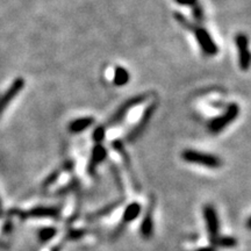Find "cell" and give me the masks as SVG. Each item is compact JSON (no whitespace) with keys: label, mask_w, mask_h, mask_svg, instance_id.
Here are the masks:
<instances>
[{"label":"cell","mask_w":251,"mask_h":251,"mask_svg":"<svg viewBox=\"0 0 251 251\" xmlns=\"http://www.w3.org/2000/svg\"><path fill=\"white\" fill-rule=\"evenodd\" d=\"M105 136H106V129L105 127H102V126L97 127L92 133V139L94 142H97V144L101 143L102 141L105 140Z\"/></svg>","instance_id":"obj_18"},{"label":"cell","mask_w":251,"mask_h":251,"mask_svg":"<svg viewBox=\"0 0 251 251\" xmlns=\"http://www.w3.org/2000/svg\"><path fill=\"white\" fill-rule=\"evenodd\" d=\"M113 148H114V149H115V151H117V152L119 153V155H120V156L122 157V161H124L125 165H126V168H127L128 174H129V175L131 176V179H133V183L135 184V187L137 188V183H136V180H135L134 171H133V169H131V162H130V158H129V156H128L127 151H126V149H125L124 144H122L121 141L117 140V141H114V142H113Z\"/></svg>","instance_id":"obj_11"},{"label":"cell","mask_w":251,"mask_h":251,"mask_svg":"<svg viewBox=\"0 0 251 251\" xmlns=\"http://www.w3.org/2000/svg\"><path fill=\"white\" fill-rule=\"evenodd\" d=\"M175 18H176V20L178 21V23H179L181 26H183L185 29H188V30H194L196 29V28H194L193 26H192V24L190 23V21L188 20H186V19H185V17L183 14H180V13H176L175 14Z\"/></svg>","instance_id":"obj_19"},{"label":"cell","mask_w":251,"mask_h":251,"mask_svg":"<svg viewBox=\"0 0 251 251\" xmlns=\"http://www.w3.org/2000/svg\"><path fill=\"white\" fill-rule=\"evenodd\" d=\"M59 175H61V170H57V171H54L51 175H49L48 177H47V179L45 180V183H43V186L47 187V186H50V185H52L55 183L56 180L58 179Z\"/></svg>","instance_id":"obj_20"},{"label":"cell","mask_w":251,"mask_h":251,"mask_svg":"<svg viewBox=\"0 0 251 251\" xmlns=\"http://www.w3.org/2000/svg\"><path fill=\"white\" fill-rule=\"evenodd\" d=\"M193 17H194V19H197V20H202V18H203V12H202V9H201V7H200L199 5H194L193 6Z\"/></svg>","instance_id":"obj_22"},{"label":"cell","mask_w":251,"mask_h":251,"mask_svg":"<svg viewBox=\"0 0 251 251\" xmlns=\"http://www.w3.org/2000/svg\"><path fill=\"white\" fill-rule=\"evenodd\" d=\"M235 42H236L238 51V65H240L241 70L247 71L250 67L251 59L249 48H248V46H249V40H248V36L246 34H237Z\"/></svg>","instance_id":"obj_6"},{"label":"cell","mask_w":251,"mask_h":251,"mask_svg":"<svg viewBox=\"0 0 251 251\" xmlns=\"http://www.w3.org/2000/svg\"><path fill=\"white\" fill-rule=\"evenodd\" d=\"M2 214V205H1V199H0V215Z\"/></svg>","instance_id":"obj_25"},{"label":"cell","mask_w":251,"mask_h":251,"mask_svg":"<svg viewBox=\"0 0 251 251\" xmlns=\"http://www.w3.org/2000/svg\"><path fill=\"white\" fill-rule=\"evenodd\" d=\"M141 235L144 238H151L153 234V220H152V212L151 209H148L146 216H144L142 225H141Z\"/></svg>","instance_id":"obj_14"},{"label":"cell","mask_w":251,"mask_h":251,"mask_svg":"<svg viewBox=\"0 0 251 251\" xmlns=\"http://www.w3.org/2000/svg\"><path fill=\"white\" fill-rule=\"evenodd\" d=\"M106 157H107V150L105 149V147L102 144H96L94 148L91 152L89 166H87V170H89L90 175H93L96 172V169L98 168L99 164L105 161Z\"/></svg>","instance_id":"obj_9"},{"label":"cell","mask_w":251,"mask_h":251,"mask_svg":"<svg viewBox=\"0 0 251 251\" xmlns=\"http://www.w3.org/2000/svg\"><path fill=\"white\" fill-rule=\"evenodd\" d=\"M115 207H117V205H115V203H112V205H109V206H107L106 207V208H103V209H101V211H99V212H97L96 214L94 215H92V218H100V216H103V215H106V214H108L109 212L111 211H113V209L115 208Z\"/></svg>","instance_id":"obj_21"},{"label":"cell","mask_w":251,"mask_h":251,"mask_svg":"<svg viewBox=\"0 0 251 251\" xmlns=\"http://www.w3.org/2000/svg\"><path fill=\"white\" fill-rule=\"evenodd\" d=\"M24 86H25V80L23 78H17V79L12 83V85L6 90V92L0 97V117L2 115V113H4L6 107H7L9 103L12 102V100H13L15 97L23 91Z\"/></svg>","instance_id":"obj_8"},{"label":"cell","mask_w":251,"mask_h":251,"mask_svg":"<svg viewBox=\"0 0 251 251\" xmlns=\"http://www.w3.org/2000/svg\"><path fill=\"white\" fill-rule=\"evenodd\" d=\"M175 1L181 6H192V7L198 4V0H175Z\"/></svg>","instance_id":"obj_23"},{"label":"cell","mask_w":251,"mask_h":251,"mask_svg":"<svg viewBox=\"0 0 251 251\" xmlns=\"http://www.w3.org/2000/svg\"><path fill=\"white\" fill-rule=\"evenodd\" d=\"M197 251H216L215 247L214 246H209V247H202V248H199Z\"/></svg>","instance_id":"obj_24"},{"label":"cell","mask_w":251,"mask_h":251,"mask_svg":"<svg viewBox=\"0 0 251 251\" xmlns=\"http://www.w3.org/2000/svg\"><path fill=\"white\" fill-rule=\"evenodd\" d=\"M141 211H142V206H141L140 202H131L125 208L124 211V216H122V222L124 224H130L139 218L141 214Z\"/></svg>","instance_id":"obj_13"},{"label":"cell","mask_w":251,"mask_h":251,"mask_svg":"<svg viewBox=\"0 0 251 251\" xmlns=\"http://www.w3.org/2000/svg\"><path fill=\"white\" fill-rule=\"evenodd\" d=\"M216 246L222 247V248H234L237 246V240L235 237H231V236L219 237Z\"/></svg>","instance_id":"obj_17"},{"label":"cell","mask_w":251,"mask_h":251,"mask_svg":"<svg viewBox=\"0 0 251 251\" xmlns=\"http://www.w3.org/2000/svg\"><path fill=\"white\" fill-rule=\"evenodd\" d=\"M240 114V106L237 103L231 102L229 103L227 109L222 115H220L218 118L212 119L208 124V129L212 134H219L225 129L226 127H228L231 122L236 120V118Z\"/></svg>","instance_id":"obj_2"},{"label":"cell","mask_w":251,"mask_h":251,"mask_svg":"<svg viewBox=\"0 0 251 251\" xmlns=\"http://www.w3.org/2000/svg\"><path fill=\"white\" fill-rule=\"evenodd\" d=\"M147 99V96L146 94H142V96H136V97H133V98L128 99L127 101H125L120 107L118 108V111L113 114V117L109 119L108 120V126L109 127H113V126L120 124V122L124 120L126 115L128 114V112L130 111L131 108L136 107L137 105H140V103L144 102V100Z\"/></svg>","instance_id":"obj_5"},{"label":"cell","mask_w":251,"mask_h":251,"mask_svg":"<svg viewBox=\"0 0 251 251\" xmlns=\"http://www.w3.org/2000/svg\"><path fill=\"white\" fill-rule=\"evenodd\" d=\"M181 158L185 162L191 163V164L202 165L209 169H219L222 165V161L219 156L212 155V153L197 151V150L192 149L184 150L183 153H181Z\"/></svg>","instance_id":"obj_1"},{"label":"cell","mask_w":251,"mask_h":251,"mask_svg":"<svg viewBox=\"0 0 251 251\" xmlns=\"http://www.w3.org/2000/svg\"><path fill=\"white\" fill-rule=\"evenodd\" d=\"M155 109H156L155 103H152V105H149L148 107H147V109L144 111V113L142 114V117H141V119H140L139 124L135 126V127L133 128V130H131L130 133L128 134V136H127L128 142H133V141L136 140L137 137H139L140 135L147 129V127H148L150 120H151L153 113H155Z\"/></svg>","instance_id":"obj_7"},{"label":"cell","mask_w":251,"mask_h":251,"mask_svg":"<svg viewBox=\"0 0 251 251\" xmlns=\"http://www.w3.org/2000/svg\"><path fill=\"white\" fill-rule=\"evenodd\" d=\"M57 229L54 228V227H46V228H42L41 230L39 231V238L41 242L46 243V242H49L50 240H52L56 235H57Z\"/></svg>","instance_id":"obj_16"},{"label":"cell","mask_w":251,"mask_h":251,"mask_svg":"<svg viewBox=\"0 0 251 251\" xmlns=\"http://www.w3.org/2000/svg\"><path fill=\"white\" fill-rule=\"evenodd\" d=\"M93 124H94V119L91 117L76 119V120L71 121L70 125H69V131H70L71 134L83 133L84 130H86L87 128H90Z\"/></svg>","instance_id":"obj_12"},{"label":"cell","mask_w":251,"mask_h":251,"mask_svg":"<svg viewBox=\"0 0 251 251\" xmlns=\"http://www.w3.org/2000/svg\"><path fill=\"white\" fill-rule=\"evenodd\" d=\"M203 219L206 221L207 231H208L209 241H211L212 246H216L218 240L220 237V221L216 209L212 205H206L203 207Z\"/></svg>","instance_id":"obj_3"},{"label":"cell","mask_w":251,"mask_h":251,"mask_svg":"<svg viewBox=\"0 0 251 251\" xmlns=\"http://www.w3.org/2000/svg\"><path fill=\"white\" fill-rule=\"evenodd\" d=\"M27 218H50V219H58L59 212L55 207H45V206H37L31 208L30 211L26 213Z\"/></svg>","instance_id":"obj_10"},{"label":"cell","mask_w":251,"mask_h":251,"mask_svg":"<svg viewBox=\"0 0 251 251\" xmlns=\"http://www.w3.org/2000/svg\"><path fill=\"white\" fill-rule=\"evenodd\" d=\"M196 39L199 43L200 48H201L202 52L207 56H215L219 52V47L215 43V41L212 39L211 34L207 31L205 28L198 27L193 30Z\"/></svg>","instance_id":"obj_4"},{"label":"cell","mask_w":251,"mask_h":251,"mask_svg":"<svg viewBox=\"0 0 251 251\" xmlns=\"http://www.w3.org/2000/svg\"><path fill=\"white\" fill-rule=\"evenodd\" d=\"M130 79V75L128 72L127 69L118 67L114 71V78H113V81H114L115 86H125L127 85V83Z\"/></svg>","instance_id":"obj_15"}]
</instances>
